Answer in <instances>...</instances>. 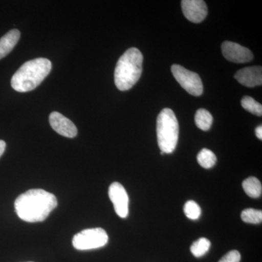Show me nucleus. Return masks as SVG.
Wrapping results in <instances>:
<instances>
[{"instance_id":"6ab92c4d","label":"nucleus","mask_w":262,"mask_h":262,"mask_svg":"<svg viewBox=\"0 0 262 262\" xmlns=\"http://www.w3.org/2000/svg\"><path fill=\"white\" fill-rule=\"evenodd\" d=\"M184 213L189 220H198L201 215V208L196 202L189 201L184 205Z\"/></svg>"},{"instance_id":"20e7f679","label":"nucleus","mask_w":262,"mask_h":262,"mask_svg":"<svg viewBox=\"0 0 262 262\" xmlns=\"http://www.w3.org/2000/svg\"><path fill=\"white\" fill-rule=\"evenodd\" d=\"M179 122L173 110H162L157 120V136L162 152L170 154L177 147L179 140Z\"/></svg>"},{"instance_id":"4468645a","label":"nucleus","mask_w":262,"mask_h":262,"mask_svg":"<svg viewBox=\"0 0 262 262\" xmlns=\"http://www.w3.org/2000/svg\"><path fill=\"white\" fill-rule=\"evenodd\" d=\"M194 122L198 128L203 131H207L211 128L213 123V117L208 110L200 108L195 114Z\"/></svg>"},{"instance_id":"39448f33","label":"nucleus","mask_w":262,"mask_h":262,"mask_svg":"<svg viewBox=\"0 0 262 262\" xmlns=\"http://www.w3.org/2000/svg\"><path fill=\"white\" fill-rule=\"evenodd\" d=\"M108 234L102 228L84 229L75 234L72 244L76 249L80 251L96 249L107 244Z\"/></svg>"},{"instance_id":"0eeeda50","label":"nucleus","mask_w":262,"mask_h":262,"mask_svg":"<svg viewBox=\"0 0 262 262\" xmlns=\"http://www.w3.org/2000/svg\"><path fill=\"white\" fill-rule=\"evenodd\" d=\"M108 196L117 214L122 219L126 218L129 212V198L123 186L118 182L113 183L108 188Z\"/></svg>"},{"instance_id":"aec40b11","label":"nucleus","mask_w":262,"mask_h":262,"mask_svg":"<svg viewBox=\"0 0 262 262\" xmlns=\"http://www.w3.org/2000/svg\"><path fill=\"white\" fill-rule=\"evenodd\" d=\"M241 253L239 251H231L225 255L219 262H239L241 261Z\"/></svg>"},{"instance_id":"9d476101","label":"nucleus","mask_w":262,"mask_h":262,"mask_svg":"<svg viewBox=\"0 0 262 262\" xmlns=\"http://www.w3.org/2000/svg\"><path fill=\"white\" fill-rule=\"evenodd\" d=\"M49 122L52 128L60 135L67 138H74L77 135V128L75 124L61 113H52L50 115Z\"/></svg>"},{"instance_id":"412c9836","label":"nucleus","mask_w":262,"mask_h":262,"mask_svg":"<svg viewBox=\"0 0 262 262\" xmlns=\"http://www.w3.org/2000/svg\"><path fill=\"white\" fill-rule=\"evenodd\" d=\"M5 148H6V143L4 141L0 140V158L4 153Z\"/></svg>"},{"instance_id":"f8f14e48","label":"nucleus","mask_w":262,"mask_h":262,"mask_svg":"<svg viewBox=\"0 0 262 262\" xmlns=\"http://www.w3.org/2000/svg\"><path fill=\"white\" fill-rule=\"evenodd\" d=\"M20 33L18 29H12L0 38V59L9 54L20 39Z\"/></svg>"},{"instance_id":"f257e3e1","label":"nucleus","mask_w":262,"mask_h":262,"mask_svg":"<svg viewBox=\"0 0 262 262\" xmlns=\"http://www.w3.org/2000/svg\"><path fill=\"white\" fill-rule=\"evenodd\" d=\"M58 205L56 196L44 189H29L15 201V209L20 220L31 223L43 222Z\"/></svg>"},{"instance_id":"9b49d317","label":"nucleus","mask_w":262,"mask_h":262,"mask_svg":"<svg viewBox=\"0 0 262 262\" xmlns=\"http://www.w3.org/2000/svg\"><path fill=\"white\" fill-rule=\"evenodd\" d=\"M239 83L248 88L256 87L262 84L261 67H249L239 70L234 75Z\"/></svg>"},{"instance_id":"f03ea898","label":"nucleus","mask_w":262,"mask_h":262,"mask_svg":"<svg viewBox=\"0 0 262 262\" xmlns=\"http://www.w3.org/2000/svg\"><path fill=\"white\" fill-rule=\"evenodd\" d=\"M51 69V62L47 58H38L26 62L12 77V88L20 93L33 91L49 75Z\"/></svg>"},{"instance_id":"4be33fe9","label":"nucleus","mask_w":262,"mask_h":262,"mask_svg":"<svg viewBox=\"0 0 262 262\" xmlns=\"http://www.w3.org/2000/svg\"><path fill=\"white\" fill-rule=\"evenodd\" d=\"M256 136H257L258 139H262V126L259 125L256 128Z\"/></svg>"},{"instance_id":"1a4fd4ad","label":"nucleus","mask_w":262,"mask_h":262,"mask_svg":"<svg viewBox=\"0 0 262 262\" xmlns=\"http://www.w3.org/2000/svg\"><path fill=\"white\" fill-rule=\"evenodd\" d=\"M182 8L184 16L193 23H201L208 14V8L203 0H183Z\"/></svg>"},{"instance_id":"7ed1b4c3","label":"nucleus","mask_w":262,"mask_h":262,"mask_svg":"<svg viewBox=\"0 0 262 262\" xmlns=\"http://www.w3.org/2000/svg\"><path fill=\"white\" fill-rule=\"evenodd\" d=\"M143 55L136 48H129L117 61L115 82L121 91H128L140 79L142 73Z\"/></svg>"},{"instance_id":"6e6552de","label":"nucleus","mask_w":262,"mask_h":262,"mask_svg":"<svg viewBox=\"0 0 262 262\" xmlns=\"http://www.w3.org/2000/svg\"><path fill=\"white\" fill-rule=\"evenodd\" d=\"M222 53L226 59L233 63H244L252 61V52L237 43L226 41L222 43Z\"/></svg>"},{"instance_id":"a211bd4d","label":"nucleus","mask_w":262,"mask_h":262,"mask_svg":"<svg viewBox=\"0 0 262 262\" xmlns=\"http://www.w3.org/2000/svg\"><path fill=\"white\" fill-rule=\"evenodd\" d=\"M241 219L246 223L257 225L261 223L262 212L260 210L247 208L241 213Z\"/></svg>"},{"instance_id":"423d86ee","label":"nucleus","mask_w":262,"mask_h":262,"mask_svg":"<svg viewBox=\"0 0 262 262\" xmlns=\"http://www.w3.org/2000/svg\"><path fill=\"white\" fill-rule=\"evenodd\" d=\"M171 72L177 82L189 94L194 96H200L203 94V82L198 74L178 64L172 66Z\"/></svg>"},{"instance_id":"2eb2a0df","label":"nucleus","mask_w":262,"mask_h":262,"mask_svg":"<svg viewBox=\"0 0 262 262\" xmlns=\"http://www.w3.org/2000/svg\"><path fill=\"white\" fill-rule=\"evenodd\" d=\"M198 163L204 168H211L216 163V157L211 150L203 149L198 155Z\"/></svg>"},{"instance_id":"dca6fc26","label":"nucleus","mask_w":262,"mask_h":262,"mask_svg":"<svg viewBox=\"0 0 262 262\" xmlns=\"http://www.w3.org/2000/svg\"><path fill=\"white\" fill-rule=\"evenodd\" d=\"M210 247H211V242L209 239L201 237L193 243L190 250L191 252L195 257H201L208 252Z\"/></svg>"},{"instance_id":"f3484780","label":"nucleus","mask_w":262,"mask_h":262,"mask_svg":"<svg viewBox=\"0 0 262 262\" xmlns=\"http://www.w3.org/2000/svg\"><path fill=\"white\" fill-rule=\"evenodd\" d=\"M241 106L244 107L246 111L256 116L261 117L262 115V106L261 103L257 102L256 100L250 96H245L241 100Z\"/></svg>"},{"instance_id":"ddd939ff","label":"nucleus","mask_w":262,"mask_h":262,"mask_svg":"<svg viewBox=\"0 0 262 262\" xmlns=\"http://www.w3.org/2000/svg\"><path fill=\"white\" fill-rule=\"evenodd\" d=\"M245 192L253 198H258L261 195L262 186L261 182L256 177H249L243 183Z\"/></svg>"}]
</instances>
